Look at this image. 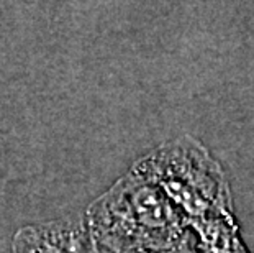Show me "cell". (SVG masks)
<instances>
[{"mask_svg": "<svg viewBox=\"0 0 254 253\" xmlns=\"http://www.w3.org/2000/svg\"><path fill=\"white\" fill-rule=\"evenodd\" d=\"M141 161L189 220L231 215L225 176L193 140L171 142Z\"/></svg>", "mask_w": 254, "mask_h": 253, "instance_id": "7a4b0ae2", "label": "cell"}, {"mask_svg": "<svg viewBox=\"0 0 254 253\" xmlns=\"http://www.w3.org/2000/svg\"><path fill=\"white\" fill-rule=\"evenodd\" d=\"M189 219L138 161L89 211L97 245L174 252Z\"/></svg>", "mask_w": 254, "mask_h": 253, "instance_id": "6da1fadb", "label": "cell"}, {"mask_svg": "<svg viewBox=\"0 0 254 253\" xmlns=\"http://www.w3.org/2000/svg\"><path fill=\"white\" fill-rule=\"evenodd\" d=\"M15 253H97L89 224L59 222L23 229Z\"/></svg>", "mask_w": 254, "mask_h": 253, "instance_id": "3957f363", "label": "cell"}, {"mask_svg": "<svg viewBox=\"0 0 254 253\" xmlns=\"http://www.w3.org/2000/svg\"><path fill=\"white\" fill-rule=\"evenodd\" d=\"M95 250L97 253H174L169 250L144 249V247H104V245H97V244H95Z\"/></svg>", "mask_w": 254, "mask_h": 253, "instance_id": "277c9868", "label": "cell"}]
</instances>
